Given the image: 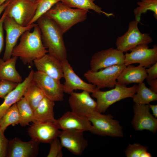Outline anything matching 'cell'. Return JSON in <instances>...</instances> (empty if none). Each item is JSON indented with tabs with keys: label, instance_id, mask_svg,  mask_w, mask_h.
Returning a JSON list of instances; mask_svg holds the SVG:
<instances>
[{
	"label": "cell",
	"instance_id": "ac0fdd59",
	"mask_svg": "<svg viewBox=\"0 0 157 157\" xmlns=\"http://www.w3.org/2000/svg\"><path fill=\"white\" fill-rule=\"evenodd\" d=\"M54 123L62 130H74L82 131H89L92 125L88 118L74 112L68 111L56 119Z\"/></svg>",
	"mask_w": 157,
	"mask_h": 157
},
{
	"label": "cell",
	"instance_id": "9c48e42d",
	"mask_svg": "<svg viewBox=\"0 0 157 157\" xmlns=\"http://www.w3.org/2000/svg\"><path fill=\"white\" fill-rule=\"evenodd\" d=\"M32 81L41 89L45 96L55 102L63 100V85L60 81L38 71L34 72Z\"/></svg>",
	"mask_w": 157,
	"mask_h": 157
},
{
	"label": "cell",
	"instance_id": "30bf717a",
	"mask_svg": "<svg viewBox=\"0 0 157 157\" xmlns=\"http://www.w3.org/2000/svg\"><path fill=\"white\" fill-rule=\"evenodd\" d=\"M36 24L23 26L17 23L13 18L6 15L3 22V28L6 32V46L3 59L6 60L12 56L13 51L18 39L25 31L30 30Z\"/></svg>",
	"mask_w": 157,
	"mask_h": 157
},
{
	"label": "cell",
	"instance_id": "b9f144b4",
	"mask_svg": "<svg viewBox=\"0 0 157 157\" xmlns=\"http://www.w3.org/2000/svg\"><path fill=\"white\" fill-rule=\"evenodd\" d=\"M32 1L35 2L37 0H30Z\"/></svg>",
	"mask_w": 157,
	"mask_h": 157
},
{
	"label": "cell",
	"instance_id": "4fadbf2b",
	"mask_svg": "<svg viewBox=\"0 0 157 157\" xmlns=\"http://www.w3.org/2000/svg\"><path fill=\"white\" fill-rule=\"evenodd\" d=\"M61 131L54 122L36 121L29 127L28 132L32 140L39 143H50L59 137Z\"/></svg>",
	"mask_w": 157,
	"mask_h": 157
},
{
	"label": "cell",
	"instance_id": "d590c367",
	"mask_svg": "<svg viewBox=\"0 0 157 157\" xmlns=\"http://www.w3.org/2000/svg\"><path fill=\"white\" fill-rule=\"evenodd\" d=\"M7 15V12L5 9L3 14L0 19V54L3 50L4 46L3 24L4 19Z\"/></svg>",
	"mask_w": 157,
	"mask_h": 157
},
{
	"label": "cell",
	"instance_id": "f1b7e54d",
	"mask_svg": "<svg viewBox=\"0 0 157 157\" xmlns=\"http://www.w3.org/2000/svg\"><path fill=\"white\" fill-rule=\"evenodd\" d=\"M20 118L17 103L7 110L0 119V127L4 132L10 125L15 126L19 124Z\"/></svg>",
	"mask_w": 157,
	"mask_h": 157
},
{
	"label": "cell",
	"instance_id": "74e56055",
	"mask_svg": "<svg viewBox=\"0 0 157 157\" xmlns=\"http://www.w3.org/2000/svg\"><path fill=\"white\" fill-rule=\"evenodd\" d=\"M148 84L150 85V89L153 92L157 93V79L147 80Z\"/></svg>",
	"mask_w": 157,
	"mask_h": 157
},
{
	"label": "cell",
	"instance_id": "44dd1931",
	"mask_svg": "<svg viewBox=\"0 0 157 157\" xmlns=\"http://www.w3.org/2000/svg\"><path fill=\"white\" fill-rule=\"evenodd\" d=\"M34 72L31 69L24 80L19 83L4 98L3 102L0 105V119L10 107L17 103L23 97L25 90L32 80Z\"/></svg>",
	"mask_w": 157,
	"mask_h": 157
},
{
	"label": "cell",
	"instance_id": "ba28073f",
	"mask_svg": "<svg viewBox=\"0 0 157 157\" xmlns=\"http://www.w3.org/2000/svg\"><path fill=\"white\" fill-rule=\"evenodd\" d=\"M139 23L135 20L130 22L127 31L116 40L117 49L126 52L138 45H148L152 42L149 34L143 33L140 31L138 27Z\"/></svg>",
	"mask_w": 157,
	"mask_h": 157
},
{
	"label": "cell",
	"instance_id": "836d02e7",
	"mask_svg": "<svg viewBox=\"0 0 157 157\" xmlns=\"http://www.w3.org/2000/svg\"><path fill=\"white\" fill-rule=\"evenodd\" d=\"M18 84L8 80H0V98L4 99Z\"/></svg>",
	"mask_w": 157,
	"mask_h": 157
},
{
	"label": "cell",
	"instance_id": "8fae6325",
	"mask_svg": "<svg viewBox=\"0 0 157 157\" xmlns=\"http://www.w3.org/2000/svg\"><path fill=\"white\" fill-rule=\"evenodd\" d=\"M125 54L117 49L110 48L95 53L92 56L90 63L92 72L116 65L124 64Z\"/></svg>",
	"mask_w": 157,
	"mask_h": 157
},
{
	"label": "cell",
	"instance_id": "cb8c5ba5",
	"mask_svg": "<svg viewBox=\"0 0 157 157\" xmlns=\"http://www.w3.org/2000/svg\"><path fill=\"white\" fill-rule=\"evenodd\" d=\"M55 101L44 96L34 111L35 122H54L53 111Z\"/></svg>",
	"mask_w": 157,
	"mask_h": 157
},
{
	"label": "cell",
	"instance_id": "2e32d148",
	"mask_svg": "<svg viewBox=\"0 0 157 157\" xmlns=\"http://www.w3.org/2000/svg\"><path fill=\"white\" fill-rule=\"evenodd\" d=\"M90 93L84 90L80 92H73L71 93L68 103L71 111L87 118L96 111V101L91 97Z\"/></svg>",
	"mask_w": 157,
	"mask_h": 157
},
{
	"label": "cell",
	"instance_id": "ffe728a7",
	"mask_svg": "<svg viewBox=\"0 0 157 157\" xmlns=\"http://www.w3.org/2000/svg\"><path fill=\"white\" fill-rule=\"evenodd\" d=\"M34 64L37 71L60 81L63 77L61 62L49 53L35 60Z\"/></svg>",
	"mask_w": 157,
	"mask_h": 157
},
{
	"label": "cell",
	"instance_id": "7c38bea8",
	"mask_svg": "<svg viewBox=\"0 0 157 157\" xmlns=\"http://www.w3.org/2000/svg\"><path fill=\"white\" fill-rule=\"evenodd\" d=\"M129 53L125 54L124 64L126 66L138 63L143 67L149 68L157 62V46L149 48L148 44L138 45L131 49Z\"/></svg>",
	"mask_w": 157,
	"mask_h": 157
},
{
	"label": "cell",
	"instance_id": "9a60e30c",
	"mask_svg": "<svg viewBox=\"0 0 157 157\" xmlns=\"http://www.w3.org/2000/svg\"><path fill=\"white\" fill-rule=\"evenodd\" d=\"M134 115L131 122L135 131H149L153 133L157 130V119L150 112L149 104H135L133 106Z\"/></svg>",
	"mask_w": 157,
	"mask_h": 157
},
{
	"label": "cell",
	"instance_id": "d6986e66",
	"mask_svg": "<svg viewBox=\"0 0 157 157\" xmlns=\"http://www.w3.org/2000/svg\"><path fill=\"white\" fill-rule=\"evenodd\" d=\"M39 143L31 140L25 142L15 138L8 141L7 157H34L39 150Z\"/></svg>",
	"mask_w": 157,
	"mask_h": 157
},
{
	"label": "cell",
	"instance_id": "603a6c76",
	"mask_svg": "<svg viewBox=\"0 0 157 157\" xmlns=\"http://www.w3.org/2000/svg\"><path fill=\"white\" fill-rule=\"evenodd\" d=\"M18 57L12 56L6 60L0 58V80L4 79L19 83L23 81L16 68Z\"/></svg>",
	"mask_w": 157,
	"mask_h": 157
},
{
	"label": "cell",
	"instance_id": "52a82bcc",
	"mask_svg": "<svg viewBox=\"0 0 157 157\" xmlns=\"http://www.w3.org/2000/svg\"><path fill=\"white\" fill-rule=\"evenodd\" d=\"M37 3L30 0H10L5 8L7 15L23 26L29 25L34 17Z\"/></svg>",
	"mask_w": 157,
	"mask_h": 157
},
{
	"label": "cell",
	"instance_id": "7402d4cb",
	"mask_svg": "<svg viewBox=\"0 0 157 157\" xmlns=\"http://www.w3.org/2000/svg\"><path fill=\"white\" fill-rule=\"evenodd\" d=\"M146 68L140 65L135 66L131 65L126 66L117 79V82L125 85L143 82L147 76Z\"/></svg>",
	"mask_w": 157,
	"mask_h": 157
},
{
	"label": "cell",
	"instance_id": "ab89813d",
	"mask_svg": "<svg viewBox=\"0 0 157 157\" xmlns=\"http://www.w3.org/2000/svg\"><path fill=\"white\" fill-rule=\"evenodd\" d=\"M10 0H8L6 1L3 3L0 6V15L4 11L6 7L10 2Z\"/></svg>",
	"mask_w": 157,
	"mask_h": 157
},
{
	"label": "cell",
	"instance_id": "6da1fadb",
	"mask_svg": "<svg viewBox=\"0 0 157 157\" xmlns=\"http://www.w3.org/2000/svg\"><path fill=\"white\" fill-rule=\"evenodd\" d=\"M33 28L32 32L27 31L22 35L12 53V56L19 58L25 65L32 63L48 53L43 44L39 27L36 24Z\"/></svg>",
	"mask_w": 157,
	"mask_h": 157
},
{
	"label": "cell",
	"instance_id": "e575fe53",
	"mask_svg": "<svg viewBox=\"0 0 157 157\" xmlns=\"http://www.w3.org/2000/svg\"><path fill=\"white\" fill-rule=\"evenodd\" d=\"M0 127V157L7 156L9 140L5 136Z\"/></svg>",
	"mask_w": 157,
	"mask_h": 157
},
{
	"label": "cell",
	"instance_id": "8992f818",
	"mask_svg": "<svg viewBox=\"0 0 157 157\" xmlns=\"http://www.w3.org/2000/svg\"><path fill=\"white\" fill-rule=\"evenodd\" d=\"M126 66L125 64L114 65L96 72L89 70L83 74V76L90 83L99 89L113 88L117 82L118 76Z\"/></svg>",
	"mask_w": 157,
	"mask_h": 157
},
{
	"label": "cell",
	"instance_id": "e0dca14e",
	"mask_svg": "<svg viewBox=\"0 0 157 157\" xmlns=\"http://www.w3.org/2000/svg\"><path fill=\"white\" fill-rule=\"evenodd\" d=\"M83 132L74 130L61 131L58 137L63 147L74 155L81 156L88 145Z\"/></svg>",
	"mask_w": 157,
	"mask_h": 157
},
{
	"label": "cell",
	"instance_id": "4dcf8cb0",
	"mask_svg": "<svg viewBox=\"0 0 157 157\" xmlns=\"http://www.w3.org/2000/svg\"><path fill=\"white\" fill-rule=\"evenodd\" d=\"M60 0H37V8L35 15L29 25L34 23L41 16L49 10Z\"/></svg>",
	"mask_w": 157,
	"mask_h": 157
},
{
	"label": "cell",
	"instance_id": "3957f363",
	"mask_svg": "<svg viewBox=\"0 0 157 157\" xmlns=\"http://www.w3.org/2000/svg\"><path fill=\"white\" fill-rule=\"evenodd\" d=\"M87 13L84 10L70 8L60 1L43 15L53 20L64 34L75 24L85 20Z\"/></svg>",
	"mask_w": 157,
	"mask_h": 157
},
{
	"label": "cell",
	"instance_id": "d6a6232c",
	"mask_svg": "<svg viewBox=\"0 0 157 157\" xmlns=\"http://www.w3.org/2000/svg\"><path fill=\"white\" fill-rule=\"evenodd\" d=\"M50 148L47 157H62L63 156L62 145L58 138L54 139L50 143Z\"/></svg>",
	"mask_w": 157,
	"mask_h": 157
},
{
	"label": "cell",
	"instance_id": "83f0119b",
	"mask_svg": "<svg viewBox=\"0 0 157 157\" xmlns=\"http://www.w3.org/2000/svg\"><path fill=\"white\" fill-rule=\"evenodd\" d=\"M21 126H25L35 122L34 111L25 98L23 97L17 103Z\"/></svg>",
	"mask_w": 157,
	"mask_h": 157
},
{
	"label": "cell",
	"instance_id": "1f68e13d",
	"mask_svg": "<svg viewBox=\"0 0 157 157\" xmlns=\"http://www.w3.org/2000/svg\"><path fill=\"white\" fill-rule=\"evenodd\" d=\"M148 148L138 143L129 144L125 151L127 157H151V154L147 152Z\"/></svg>",
	"mask_w": 157,
	"mask_h": 157
},
{
	"label": "cell",
	"instance_id": "484cf974",
	"mask_svg": "<svg viewBox=\"0 0 157 157\" xmlns=\"http://www.w3.org/2000/svg\"><path fill=\"white\" fill-rule=\"evenodd\" d=\"M135 104H149L157 100V93L147 87L143 82L138 83L135 93L132 98Z\"/></svg>",
	"mask_w": 157,
	"mask_h": 157
},
{
	"label": "cell",
	"instance_id": "8d00e7d4",
	"mask_svg": "<svg viewBox=\"0 0 157 157\" xmlns=\"http://www.w3.org/2000/svg\"><path fill=\"white\" fill-rule=\"evenodd\" d=\"M146 69L147 74V81L157 78V62Z\"/></svg>",
	"mask_w": 157,
	"mask_h": 157
},
{
	"label": "cell",
	"instance_id": "277c9868",
	"mask_svg": "<svg viewBox=\"0 0 157 157\" xmlns=\"http://www.w3.org/2000/svg\"><path fill=\"white\" fill-rule=\"evenodd\" d=\"M137 85L127 87L126 85L117 82L114 88L107 91H102L97 88L92 93V96L97 100L96 111L104 113L115 103L127 98H132L135 93Z\"/></svg>",
	"mask_w": 157,
	"mask_h": 157
},
{
	"label": "cell",
	"instance_id": "f35d334b",
	"mask_svg": "<svg viewBox=\"0 0 157 157\" xmlns=\"http://www.w3.org/2000/svg\"><path fill=\"white\" fill-rule=\"evenodd\" d=\"M150 109L152 112V115L155 118L157 117V105H151L149 104Z\"/></svg>",
	"mask_w": 157,
	"mask_h": 157
},
{
	"label": "cell",
	"instance_id": "60d3db41",
	"mask_svg": "<svg viewBox=\"0 0 157 157\" xmlns=\"http://www.w3.org/2000/svg\"><path fill=\"white\" fill-rule=\"evenodd\" d=\"M8 0H0V6Z\"/></svg>",
	"mask_w": 157,
	"mask_h": 157
},
{
	"label": "cell",
	"instance_id": "5b68a950",
	"mask_svg": "<svg viewBox=\"0 0 157 157\" xmlns=\"http://www.w3.org/2000/svg\"><path fill=\"white\" fill-rule=\"evenodd\" d=\"M92 127L90 132L95 134L113 137L123 136L122 127L118 121L111 115L102 114L97 111L92 113L87 118Z\"/></svg>",
	"mask_w": 157,
	"mask_h": 157
},
{
	"label": "cell",
	"instance_id": "f546056e",
	"mask_svg": "<svg viewBox=\"0 0 157 157\" xmlns=\"http://www.w3.org/2000/svg\"><path fill=\"white\" fill-rule=\"evenodd\" d=\"M138 6L134 10L135 20L140 22L142 14L150 10L154 13V16L157 19V0H140L137 3Z\"/></svg>",
	"mask_w": 157,
	"mask_h": 157
},
{
	"label": "cell",
	"instance_id": "d4e9b609",
	"mask_svg": "<svg viewBox=\"0 0 157 157\" xmlns=\"http://www.w3.org/2000/svg\"><path fill=\"white\" fill-rule=\"evenodd\" d=\"M95 0H60V1L67 6L84 10L87 12L90 10H94L99 14L102 13L109 17L114 16L112 13H108L102 10V8L94 3Z\"/></svg>",
	"mask_w": 157,
	"mask_h": 157
},
{
	"label": "cell",
	"instance_id": "4316f807",
	"mask_svg": "<svg viewBox=\"0 0 157 157\" xmlns=\"http://www.w3.org/2000/svg\"><path fill=\"white\" fill-rule=\"evenodd\" d=\"M44 96L42 91L32 80L25 90L23 96L33 111Z\"/></svg>",
	"mask_w": 157,
	"mask_h": 157
},
{
	"label": "cell",
	"instance_id": "5bb4252c",
	"mask_svg": "<svg viewBox=\"0 0 157 157\" xmlns=\"http://www.w3.org/2000/svg\"><path fill=\"white\" fill-rule=\"evenodd\" d=\"M65 82L63 85L64 93L70 94L77 89L86 91L90 93L94 92L97 87L94 84L88 83L82 80L75 72L67 59L62 61Z\"/></svg>",
	"mask_w": 157,
	"mask_h": 157
},
{
	"label": "cell",
	"instance_id": "7a4b0ae2",
	"mask_svg": "<svg viewBox=\"0 0 157 157\" xmlns=\"http://www.w3.org/2000/svg\"><path fill=\"white\" fill-rule=\"evenodd\" d=\"M36 22L40 30L43 44L48 49V53L61 61L67 59L63 33L58 25L53 20L43 15Z\"/></svg>",
	"mask_w": 157,
	"mask_h": 157
}]
</instances>
